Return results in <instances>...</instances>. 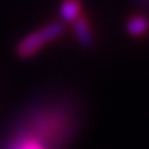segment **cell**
Segmentation results:
<instances>
[{"label": "cell", "mask_w": 149, "mask_h": 149, "mask_svg": "<svg viewBox=\"0 0 149 149\" xmlns=\"http://www.w3.org/2000/svg\"><path fill=\"white\" fill-rule=\"evenodd\" d=\"M63 24L62 22H51L48 26H45L43 29L32 32L30 35H27L17 46V54L21 57H32L33 54H37L41 48H45L48 43L57 40L60 35L63 33Z\"/></svg>", "instance_id": "cell-1"}, {"label": "cell", "mask_w": 149, "mask_h": 149, "mask_svg": "<svg viewBox=\"0 0 149 149\" xmlns=\"http://www.w3.org/2000/svg\"><path fill=\"white\" fill-rule=\"evenodd\" d=\"M73 30L74 35H76L78 41H79L83 46H91L94 43V37H92V29L91 24L86 17H78L76 21L73 22Z\"/></svg>", "instance_id": "cell-2"}, {"label": "cell", "mask_w": 149, "mask_h": 149, "mask_svg": "<svg viewBox=\"0 0 149 149\" xmlns=\"http://www.w3.org/2000/svg\"><path fill=\"white\" fill-rule=\"evenodd\" d=\"M81 16L79 0H63L60 5V17L63 22H74Z\"/></svg>", "instance_id": "cell-3"}, {"label": "cell", "mask_w": 149, "mask_h": 149, "mask_svg": "<svg viewBox=\"0 0 149 149\" xmlns=\"http://www.w3.org/2000/svg\"><path fill=\"white\" fill-rule=\"evenodd\" d=\"M149 30V19L144 16H133L127 22V32L132 37H143Z\"/></svg>", "instance_id": "cell-4"}]
</instances>
